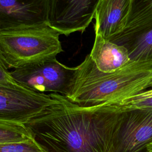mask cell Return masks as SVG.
<instances>
[{
    "label": "cell",
    "instance_id": "obj_11",
    "mask_svg": "<svg viewBox=\"0 0 152 152\" xmlns=\"http://www.w3.org/2000/svg\"><path fill=\"white\" fill-rule=\"evenodd\" d=\"M152 29V0H132L126 25L109 40L113 43L138 36Z\"/></svg>",
    "mask_w": 152,
    "mask_h": 152
},
{
    "label": "cell",
    "instance_id": "obj_13",
    "mask_svg": "<svg viewBox=\"0 0 152 152\" xmlns=\"http://www.w3.org/2000/svg\"><path fill=\"white\" fill-rule=\"evenodd\" d=\"M33 138L25 125L0 121V144L23 142Z\"/></svg>",
    "mask_w": 152,
    "mask_h": 152
},
{
    "label": "cell",
    "instance_id": "obj_2",
    "mask_svg": "<svg viewBox=\"0 0 152 152\" xmlns=\"http://www.w3.org/2000/svg\"><path fill=\"white\" fill-rule=\"evenodd\" d=\"M66 98L81 106L119 105L152 88V60L131 61L112 72L100 71L87 55Z\"/></svg>",
    "mask_w": 152,
    "mask_h": 152
},
{
    "label": "cell",
    "instance_id": "obj_19",
    "mask_svg": "<svg viewBox=\"0 0 152 152\" xmlns=\"http://www.w3.org/2000/svg\"><path fill=\"white\" fill-rule=\"evenodd\" d=\"M145 152H148V151H147H147H145Z\"/></svg>",
    "mask_w": 152,
    "mask_h": 152
},
{
    "label": "cell",
    "instance_id": "obj_8",
    "mask_svg": "<svg viewBox=\"0 0 152 152\" xmlns=\"http://www.w3.org/2000/svg\"><path fill=\"white\" fill-rule=\"evenodd\" d=\"M49 0H0V31L48 24Z\"/></svg>",
    "mask_w": 152,
    "mask_h": 152
},
{
    "label": "cell",
    "instance_id": "obj_5",
    "mask_svg": "<svg viewBox=\"0 0 152 152\" xmlns=\"http://www.w3.org/2000/svg\"><path fill=\"white\" fill-rule=\"evenodd\" d=\"M55 93H41L18 84L0 85V121L26 125L56 101Z\"/></svg>",
    "mask_w": 152,
    "mask_h": 152
},
{
    "label": "cell",
    "instance_id": "obj_1",
    "mask_svg": "<svg viewBox=\"0 0 152 152\" xmlns=\"http://www.w3.org/2000/svg\"><path fill=\"white\" fill-rule=\"evenodd\" d=\"M55 96L25 125L37 144L46 152H109L122 107L81 106Z\"/></svg>",
    "mask_w": 152,
    "mask_h": 152
},
{
    "label": "cell",
    "instance_id": "obj_3",
    "mask_svg": "<svg viewBox=\"0 0 152 152\" xmlns=\"http://www.w3.org/2000/svg\"><path fill=\"white\" fill-rule=\"evenodd\" d=\"M60 33L50 26L0 31V50L8 68H18L56 58L63 51Z\"/></svg>",
    "mask_w": 152,
    "mask_h": 152
},
{
    "label": "cell",
    "instance_id": "obj_9",
    "mask_svg": "<svg viewBox=\"0 0 152 152\" xmlns=\"http://www.w3.org/2000/svg\"><path fill=\"white\" fill-rule=\"evenodd\" d=\"M132 0H100L94 15L95 34L106 39L121 33L125 27Z\"/></svg>",
    "mask_w": 152,
    "mask_h": 152
},
{
    "label": "cell",
    "instance_id": "obj_14",
    "mask_svg": "<svg viewBox=\"0 0 152 152\" xmlns=\"http://www.w3.org/2000/svg\"><path fill=\"white\" fill-rule=\"evenodd\" d=\"M0 152H46L33 138L29 140L0 144Z\"/></svg>",
    "mask_w": 152,
    "mask_h": 152
},
{
    "label": "cell",
    "instance_id": "obj_17",
    "mask_svg": "<svg viewBox=\"0 0 152 152\" xmlns=\"http://www.w3.org/2000/svg\"><path fill=\"white\" fill-rule=\"evenodd\" d=\"M147 150L148 152H152V141L147 145Z\"/></svg>",
    "mask_w": 152,
    "mask_h": 152
},
{
    "label": "cell",
    "instance_id": "obj_7",
    "mask_svg": "<svg viewBox=\"0 0 152 152\" xmlns=\"http://www.w3.org/2000/svg\"><path fill=\"white\" fill-rule=\"evenodd\" d=\"M100 0H49L48 24L66 36L83 33L94 18Z\"/></svg>",
    "mask_w": 152,
    "mask_h": 152
},
{
    "label": "cell",
    "instance_id": "obj_6",
    "mask_svg": "<svg viewBox=\"0 0 152 152\" xmlns=\"http://www.w3.org/2000/svg\"><path fill=\"white\" fill-rule=\"evenodd\" d=\"M151 141L152 107H122L109 152H145Z\"/></svg>",
    "mask_w": 152,
    "mask_h": 152
},
{
    "label": "cell",
    "instance_id": "obj_10",
    "mask_svg": "<svg viewBox=\"0 0 152 152\" xmlns=\"http://www.w3.org/2000/svg\"><path fill=\"white\" fill-rule=\"evenodd\" d=\"M90 55L97 68L104 72H114L131 61L129 52L125 46L99 34H95Z\"/></svg>",
    "mask_w": 152,
    "mask_h": 152
},
{
    "label": "cell",
    "instance_id": "obj_15",
    "mask_svg": "<svg viewBox=\"0 0 152 152\" xmlns=\"http://www.w3.org/2000/svg\"><path fill=\"white\" fill-rule=\"evenodd\" d=\"M0 50V85H11L17 84L14 80L11 72Z\"/></svg>",
    "mask_w": 152,
    "mask_h": 152
},
{
    "label": "cell",
    "instance_id": "obj_12",
    "mask_svg": "<svg viewBox=\"0 0 152 152\" xmlns=\"http://www.w3.org/2000/svg\"><path fill=\"white\" fill-rule=\"evenodd\" d=\"M115 43L127 49L131 61L152 60V29Z\"/></svg>",
    "mask_w": 152,
    "mask_h": 152
},
{
    "label": "cell",
    "instance_id": "obj_16",
    "mask_svg": "<svg viewBox=\"0 0 152 152\" xmlns=\"http://www.w3.org/2000/svg\"><path fill=\"white\" fill-rule=\"evenodd\" d=\"M116 106H119L124 108L150 107H152V96L140 100L126 101Z\"/></svg>",
    "mask_w": 152,
    "mask_h": 152
},
{
    "label": "cell",
    "instance_id": "obj_4",
    "mask_svg": "<svg viewBox=\"0 0 152 152\" xmlns=\"http://www.w3.org/2000/svg\"><path fill=\"white\" fill-rule=\"evenodd\" d=\"M77 71V66L68 67L55 58L15 68L11 74L15 83L29 90L66 97L73 87Z\"/></svg>",
    "mask_w": 152,
    "mask_h": 152
},
{
    "label": "cell",
    "instance_id": "obj_18",
    "mask_svg": "<svg viewBox=\"0 0 152 152\" xmlns=\"http://www.w3.org/2000/svg\"><path fill=\"white\" fill-rule=\"evenodd\" d=\"M148 96H150V97L152 96V89H151L150 90L148 91Z\"/></svg>",
    "mask_w": 152,
    "mask_h": 152
}]
</instances>
